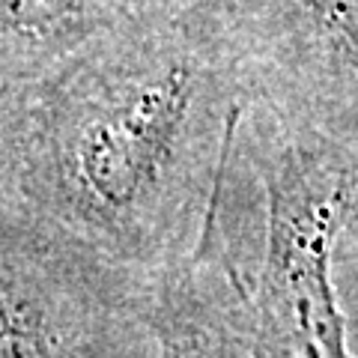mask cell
<instances>
[{"label": "cell", "instance_id": "3957f363", "mask_svg": "<svg viewBox=\"0 0 358 358\" xmlns=\"http://www.w3.org/2000/svg\"><path fill=\"white\" fill-rule=\"evenodd\" d=\"M0 358H159L150 293L3 215Z\"/></svg>", "mask_w": 358, "mask_h": 358}, {"label": "cell", "instance_id": "277c9868", "mask_svg": "<svg viewBox=\"0 0 358 358\" xmlns=\"http://www.w3.org/2000/svg\"><path fill=\"white\" fill-rule=\"evenodd\" d=\"M239 299L242 281L218 230L192 263L150 289L159 358H239Z\"/></svg>", "mask_w": 358, "mask_h": 358}, {"label": "cell", "instance_id": "5b68a950", "mask_svg": "<svg viewBox=\"0 0 358 358\" xmlns=\"http://www.w3.org/2000/svg\"><path fill=\"white\" fill-rule=\"evenodd\" d=\"M310 36L346 72L358 75V0H287Z\"/></svg>", "mask_w": 358, "mask_h": 358}, {"label": "cell", "instance_id": "7a4b0ae2", "mask_svg": "<svg viewBox=\"0 0 358 358\" xmlns=\"http://www.w3.org/2000/svg\"><path fill=\"white\" fill-rule=\"evenodd\" d=\"M343 155L287 141L263 164V251L242 284L239 358H350L334 251L352 209Z\"/></svg>", "mask_w": 358, "mask_h": 358}, {"label": "cell", "instance_id": "6da1fadb", "mask_svg": "<svg viewBox=\"0 0 358 358\" xmlns=\"http://www.w3.org/2000/svg\"><path fill=\"white\" fill-rule=\"evenodd\" d=\"M257 81L203 13L141 18L3 93V215L150 289L221 230Z\"/></svg>", "mask_w": 358, "mask_h": 358}]
</instances>
